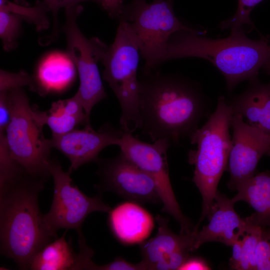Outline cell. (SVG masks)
<instances>
[{
    "label": "cell",
    "instance_id": "6da1fadb",
    "mask_svg": "<svg viewBox=\"0 0 270 270\" xmlns=\"http://www.w3.org/2000/svg\"><path fill=\"white\" fill-rule=\"evenodd\" d=\"M46 181L20 168L0 182V252L21 270L54 238L40 211L39 193Z\"/></svg>",
    "mask_w": 270,
    "mask_h": 270
},
{
    "label": "cell",
    "instance_id": "7a4b0ae2",
    "mask_svg": "<svg viewBox=\"0 0 270 270\" xmlns=\"http://www.w3.org/2000/svg\"><path fill=\"white\" fill-rule=\"evenodd\" d=\"M141 127L152 142L165 138L174 144L198 128L204 102L192 82L156 71L139 78Z\"/></svg>",
    "mask_w": 270,
    "mask_h": 270
},
{
    "label": "cell",
    "instance_id": "3957f363",
    "mask_svg": "<svg viewBox=\"0 0 270 270\" xmlns=\"http://www.w3.org/2000/svg\"><path fill=\"white\" fill-rule=\"evenodd\" d=\"M200 33L184 30L174 34L168 44L164 62L187 57L206 59L220 71L231 90L243 80H254L260 68L270 60L268 41L252 40L242 28L220 39L202 37Z\"/></svg>",
    "mask_w": 270,
    "mask_h": 270
},
{
    "label": "cell",
    "instance_id": "277c9868",
    "mask_svg": "<svg viewBox=\"0 0 270 270\" xmlns=\"http://www.w3.org/2000/svg\"><path fill=\"white\" fill-rule=\"evenodd\" d=\"M234 114L230 104L224 96L218 98L215 111L206 123L189 137L196 150L188 154V162L194 165L192 180L202 198L199 223L208 217L214 205L217 187L226 168L232 145L230 134Z\"/></svg>",
    "mask_w": 270,
    "mask_h": 270
},
{
    "label": "cell",
    "instance_id": "5b68a950",
    "mask_svg": "<svg viewBox=\"0 0 270 270\" xmlns=\"http://www.w3.org/2000/svg\"><path fill=\"white\" fill-rule=\"evenodd\" d=\"M140 50L127 22L119 20L116 36L102 62V78L116 96L122 109L120 129L132 133L141 127L138 77Z\"/></svg>",
    "mask_w": 270,
    "mask_h": 270
},
{
    "label": "cell",
    "instance_id": "8992f818",
    "mask_svg": "<svg viewBox=\"0 0 270 270\" xmlns=\"http://www.w3.org/2000/svg\"><path fill=\"white\" fill-rule=\"evenodd\" d=\"M127 22L144 60L143 74L154 72L164 62L167 45L175 33L196 31L176 16L172 0H132L124 4L121 18Z\"/></svg>",
    "mask_w": 270,
    "mask_h": 270
},
{
    "label": "cell",
    "instance_id": "52a82bcc",
    "mask_svg": "<svg viewBox=\"0 0 270 270\" xmlns=\"http://www.w3.org/2000/svg\"><path fill=\"white\" fill-rule=\"evenodd\" d=\"M6 92L11 120L0 136L4 137L12 158L19 166L31 175L47 181L51 176L48 168L52 148L50 139L44 138V126L36 120L24 88Z\"/></svg>",
    "mask_w": 270,
    "mask_h": 270
},
{
    "label": "cell",
    "instance_id": "ba28073f",
    "mask_svg": "<svg viewBox=\"0 0 270 270\" xmlns=\"http://www.w3.org/2000/svg\"><path fill=\"white\" fill-rule=\"evenodd\" d=\"M84 10L80 5L65 8L66 20L62 26L66 42L67 55L78 72L80 86L77 91L87 118L94 106L107 98L98 68L108 48L100 38H86L77 22Z\"/></svg>",
    "mask_w": 270,
    "mask_h": 270
},
{
    "label": "cell",
    "instance_id": "9c48e42d",
    "mask_svg": "<svg viewBox=\"0 0 270 270\" xmlns=\"http://www.w3.org/2000/svg\"><path fill=\"white\" fill-rule=\"evenodd\" d=\"M147 143L124 132L118 146L124 156L154 181L159 194L162 210L172 216L180 226V234L190 233L194 229L182 214L176 198L169 177L167 150L171 142L160 138Z\"/></svg>",
    "mask_w": 270,
    "mask_h": 270
},
{
    "label": "cell",
    "instance_id": "30bf717a",
    "mask_svg": "<svg viewBox=\"0 0 270 270\" xmlns=\"http://www.w3.org/2000/svg\"><path fill=\"white\" fill-rule=\"evenodd\" d=\"M54 184V196L50 210L44 214L49 231L57 238L60 228L82 232V226L89 214L94 212H108L110 206L100 195L90 197L72 184L69 170L64 172L59 161L51 158L48 166Z\"/></svg>",
    "mask_w": 270,
    "mask_h": 270
},
{
    "label": "cell",
    "instance_id": "8fae6325",
    "mask_svg": "<svg viewBox=\"0 0 270 270\" xmlns=\"http://www.w3.org/2000/svg\"><path fill=\"white\" fill-rule=\"evenodd\" d=\"M96 172L100 192H113L138 204L162 203L155 183L150 176L120 152L109 158H98Z\"/></svg>",
    "mask_w": 270,
    "mask_h": 270
},
{
    "label": "cell",
    "instance_id": "7c38bea8",
    "mask_svg": "<svg viewBox=\"0 0 270 270\" xmlns=\"http://www.w3.org/2000/svg\"><path fill=\"white\" fill-rule=\"evenodd\" d=\"M232 145L226 168L230 178L228 187L237 190L256 174L262 156L270 152V136L246 123L242 116L234 112L231 122Z\"/></svg>",
    "mask_w": 270,
    "mask_h": 270
},
{
    "label": "cell",
    "instance_id": "4fadbf2b",
    "mask_svg": "<svg viewBox=\"0 0 270 270\" xmlns=\"http://www.w3.org/2000/svg\"><path fill=\"white\" fill-rule=\"evenodd\" d=\"M124 132L115 128L110 124L106 123L98 130L92 126L75 129L68 133L52 135L50 146L70 160L68 170L72 172L82 166L92 162H96L100 152L111 145L118 146Z\"/></svg>",
    "mask_w": 270,
    "mask_h": 270
},
{
    "label": "cell",
    "instance_id": "5bb4252c",
    "mask_svg": "<svg viewBox=\"0 0 270 270\" xmlns=\"http://www.w3.org/2000/svg\"><path fill=\"white\" fill-rule=\"evenodd\" d=\"M234 204L232 200L217 191L214 205L208 217L209 222L197 232L192 252L210 242H218L232 246L244 236L249 224L235 211Z\"/></svg>",
    "mask_w": 270,
    "mask_h": 270
},
{
    "label": "cell",
    "instance_id": "9a60e30c",
    "mask_svg": "<svg viewBox=\"0 0 270 270\" xmlns=\"http://www.w3.org/2000/svg\"><path fill=\"white\" fill-rule=\"evenodd\" d=\"M63 235L46 245L32 258L29 270H93L95 264L92 258L94 252L86 244L83 234L78 235L80 250L74 252L72 240Z\"/></svg>",
    "mask_w": 270,
    "mask_h": 270
},
{
    "label": "cell",
    "instance_id": "2e32d148",
    "mask_svg": "<svg viewBox=\"0 0 270 270\" xmlns=\"http://www.w3.org/2000/svg\"><path fill=\"white\" fill-rule=\"evenodd\" d=\"M108 224L116 239L126 245L142 244L154 227L151 214L138 203L130 200L111 208Z\"/></svg>",
    "mask_w": 270,
    "mask_h": 270
},
{
    "label": "cell",
    "instance_id": "e0dca14e",
    "mask_svg": "<svg viewBox=\"0 0 270 270\" xmlns=\"http://www.w3.org/2000/svg\"><path fill=\"white\" fill-rule=\"evenodd\" d=\"M156 220L158 224L157 234L140 246L142 261L148 270H154V266L158 261L176 251L185 250L192 252V246L198 230L199 225L197 224L190 233L177 234L169 228L168 218L157 214Z\"/></svg>",
    "mask_w": 270,
    "mask_h": 270
},
{
    "label": "cell",
    "instance_id": "ac0fdd59",
    "mask_svg": "<svg viewBox=\"0 0 270 270\" xmlns=\"http://www.w3.org/2000/svg\"><path fill=\"white\" fill-rule=\"evenodd\" d=\"M34 112L42 125L50 128L52 135L68 133L80 125H91L77 92L70 98L53 102L47 110L40 111L34 108Z\"/></svg>",
    "mask_w": 270,
    "mask_h": 270
},
{
    "label": "cell",
    "instance_id": "d6986e66",
    "mask_svg": "<svg viewBox=\"0 0 270 270\" xmlns=\"http://www.w3.org/2000/svg\"><path fill=\"white\" fill-rule=\"evenodd\" d=\"M76 70L68 55L52 54L39 64L30 88L42 96L62 92L73 82Z\"/></svg>",
    "mask_w": 270,
    "mask_h": 270
},
{
    "label": "cell",
    "instance_id": "ffe728a7",
    "mask_svg": "<svg viewBox=\"0 0 270 270\" xmlns=\"http://www.w3.org/2000/svg\"><path fill=\"white\" fill-rule=\"evenodd\" d=\"M252 81L230 104L234 112L240 114L246 123L270 136V83Z\"/></svg>",
    "mask_w": 270,
    "mask_h": 270
},
{
    "label": "cell",
    "instance_id": "44dd1931",
    "mask_svg": "<svg viewBox=\"0 0 270 270\" xmlns=\"http://www.w3.org/2000/svg\"><path fill=\"white\" fill-rule=\"evenodd\" d=\"M237 192L232 202H246L254 210L246 220L262 228H270V172L256 173Z\"/></svg>",
    "mask_w": 270,
    "mask_h": 270
},
{
    "label": "cell",
    "instance_id": "7402d4cb",
    "mask_svg": "<svg viewBox=\"0 0 270 270\" xmlns=\"http://www.w3.org/2000/svg\"><path fill=\"white\" fill-rule=\"evenodd\" d=\"M0 10L19 15L24 20L34 24L38 31L47 30L50 26L48 10L42 1L36 2L34 6H29L18 0L14 2L0 0Z\"/></svg>",
    "mask_w": 270,
    "mask_h": 270
},
{
    "label": "cell",
    "instance_id": "603a6c76",
    "mask_svg": "<svg viewBox=\"0 0 270 270\" xmlns=\"http://www.w3.org/2000/svg\"><path fill=\"white\" fill-rule=\"evenodd\" d=\"M24 20L16 14L0 10V38L5 51L10 52L17 47Z\"/></svg>",
    "mask_w": 270,
    "mask_h": 270
},
{
    "label": "cell",
    "instance_id": "cb8c5ba5",
    "mask_svg": "<svg viewBox=\"0 0 270 270\" xmlns=\"http://www.w3.org/2000/svg\"><path fill=\"white\" fill-rule=\"evenodd\" d=\"M262 232L260 226L250 224L242 236V257L239 270H255L256 250Z\"/></svg>",
    "mask_w": 270,
    "mask_h": 270
},
{
    "label": "cell",
    "instance_id": "d4e9b609",
    "mask_svg": "<svg viewBox=\"0 0 270 270\" xmlns=\"http://www.w3.org/2000/svg\"><path fill=\"white\" fill-rule=\"evenodd\" d=\"M48 12L52 14L53 18V28L50 34L40 38L39 42L41 45L47 46L56 41L59 36V22L58 13L62 8H64L80 4L84 2H92L100 5L98 0H42Z\"/></svg>",
    "mask_w": 270,
    "mask_h": 270
},
{
    "label": "cell",
    "instance_id": "484cf974",
    "mask_svg": "<svg viewBox=\"0 0 270 270\" xmlns=\"http://www.w3.org/2000/svg\"><path fill=\"white\" fill-rule=\"evenodd\" d=\"M264 0H238L237 10L231 18L222 22L220 27L222 30L230 29L231 32H236L244 24L254 27L250 19L252 9Z\"/></svg>",
    "mask_w": 270,
    "mask_h": 270
},
{
    "label": "cell",
    "instance_id": "4316f807",
    "mask_svg": "<svg viewBox=\"0 0 270 270\" xmlns=\"http://www.w3.org/2000/svg\"><path fill=\"white\" fill-rule=\"evenodd\" d=\"M32 82V76L24 71L12 72L0 70V92L8 91L12 89L29 87Z\"/></svg>",
    "mask_w": 270,
    "mask_h": 270
},
{
    "label": "cell",
    "instance_id": "83f0119b",
    "mask_svg": "<svg viewBox=\"0 0 270 270\" xmlns=\"http://www.w3.org/2000/svg\"><path fill=\"white\" fill-rule=\"evenodd\" d=\"M98 270H148L142 260L138 264L130 263L122 258L118 257L112 262L103 265H97Z\"/></svg>",
    "mask_w": 270,
    "mask_h": 270
},
{
    "label": "cell",
    "instance_id": "f1b7e54d",
    "mask_svg": "<svg viewBox=\"0 0 270 270\" xmlns=\"http://www.w3.org/2000/svg\"><path fill=\"white\" fill-rule=\"evenodd\" d=\"M11 107L8 92H0V132H4L11 120Z\"/></svg>",
    "mask_w": 270,
    "mask_h": 270
},
{
    "label": "cell",
    "instance_id": "f546056e",
    "mask_svg": "<svg viewBox=\"0 0 270 270\" xmlns=\"http://www.w3.org/2000/svg\"><path fill=\"white\" fill-rule=\"evenodd\" d=\"M100 5L110 18L120 20L122 16L124 0H98Z\"/></svg>",
    "mask_w": 270,
    "mask_h": 270
},
{
    "label": "cell",
    "instance_id": "4dcf8cb0",
    "mask_svg": "<svg viewBox=\"0 0 270 270\" xmlns=\"http://www.w3.org/2000/svg\"><path fill=\"white\" fill-rule=\"evenodd\" d=\"M210 268L202 259L197 258H188L179 268V270H208Z\"/></svg>",
    "mask_w": 270,
    "mask_h": 270
},
{
    "label": "cell",
    "instance_id": "1f68e13d",
    "mask_svg": "<svg viewBox=\"0 0 270 270\" xmlns=\"http://www.w3.org/2000/svg\"><path fill=\"white\" fill-rule=\"evenodd\" d=\"M232 246V256L230 260V266L232 269L240 270V266L242 257V238L236 240Z\"/></svg>",
    "mask_w": 270,
    "mask_h": 270
},
{
    "label": "cell",
    "instance_id": "d6a6232c",
    "mask_svg": "<svg viewBox=\"0 0 270 270\" xmlns=\"http://www.w3.org/2000/svg\"><path fill=\"white\" fill-rule=\"evenodd\" d=\"M269 242V249L270 256V228H262Z\"/></svg>",
    "mask_w": 270,
    "mask_h": 270
},
{
    "label": "cell",
    "instance_id": "836d02e7",
    "mask_svg": "<svg viewBox=\"0 0 270 270\" xmlns=\"http://www.w3.org/2000/svg\"><path fill=\"white\" fill-rule=\"evenodd\" d=\"M264 67L265 68L267 72L270 74V60Z\"/></svg>",
    "mask_w": 270,
    "mask_h": 270
},
{
    "label": "cell",
    "instance_id": "e575fe53",
    "mask_svg": "<svg viewBox=\"0 0 270 270\" xmlns=\"http://www.w3.org/2000/svg\"><path fill=\"white\" fill-rule=\"evenodd\" d=\"M268 155H270V152H269V154H268Z\"/></svg>",
    "mask_w": 270,
    "mask_h": 270
}]
</instances>
